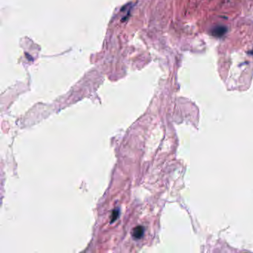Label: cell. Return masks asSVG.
Here are the masks:
<instances>
[{
  "label": "cell",
  "instance_id": "cell-1",
  "mask_svg": "<svg viewBox=\"0 0 253 253\" xmlns=\"http://www.w3.org/2000/svg\"><path fill=\"white\" fill-rule=\"evenodd\" d=\"M227 28L224 26H216L215 28L212 29V34L215 37H221L226 34Z\"/></svg>",
  "mask_w": 253,
  "mask_h": 253
},
{
  "label": "cell",
  "instance_id": "cell-2",
  "mask_svg": "<svg viewBox=\"0 0 253 253\" xmlns=\"http://www.w3.org/2000/svg\"><path fill=\"white\" fill-rule=\"evenodd\" d=\"M144 232V228L141 226H138L134 228L132 231V236L135 239H140L142 238Z\"/></svg>",
  "mask_w": 253,
  "mask_h": 253
},
{
  "label": "cell",
  "instance_id": "cell-3",
  "mask_svg": "<svg viewBox=\"0 0 253 253\" xmlns=\"http://www.w3.org/2000/svg\"><path fill=\"white\" fill-rule=\"evenodd\" d=\"M119 212L118 210H115L113 211V212H112V215H111V223L114 222V221H115L116 219L119 216Z\"/></svg>",
  "mask_w": 253,
  "mask_h": 253
},
{
  "label": "cell",
  "instance_id": "cell-4",
  "mask_svg": "<svg viewBox=\"0 0 253 253\" xmlns=\"http://www.w3.org/2000/svg\"><path fill=\"white\" fill-rule=\"evenodd\" d=\"M249 53H250V54H252V55L253 56V48H252V51H250V52H249Z\"/></svg>",
  "mask_w": 253,
  "mask_h": 253
}]
</instances>
